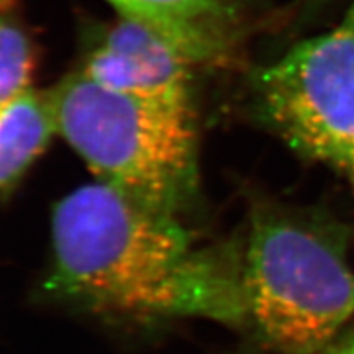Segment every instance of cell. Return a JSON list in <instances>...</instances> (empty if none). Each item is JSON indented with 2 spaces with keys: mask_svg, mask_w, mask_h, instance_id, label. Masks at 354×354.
Wrapping results in <instances>:
<instances>
[{
  "mask_svg": "<svg viewBox=\"0 0 354 354\" xmlns=\"http://www.w3.org/2000/svg\"><path fill=\"white\" fill-rule=\"evenodd\" d=\"M51 287L95 313L133 322H246L241 266L198 246L174 215L97 180L53 212Z\"/></svg>",
  "mask_w": 354,
  "mask_h": 354,
  "instance_id": "6da1fadb",
  "label": "cell"
},
{
  "mask_svg": "<svg viewBox=\"0 0 354 354\" xmlns=\"http://www.w3.org/2000/svg\"><path fill=\"white\" fill-rule=\"evenodd\" d=\"M241 286L246 320L279 354H320L354 317L344 236L302 216L254 218Z\"/></svg>",
  "mask_w": 354,
  "mask_h": 354,
  "instance_id": "7a4b0ae2",
  "label": "cell"
},
{
  "mask_svg": "<svg viewBox=\"0 0 354 354\" xmlns=\"http://www.w3.org/2000/svg\"><path fill=\"white\" fill-rule=\"evenodd\" d=\"M57 133L97 180L176 215L197 187L194 117L145 104L74 73L51 88Z\"/></svg>",
  "mask_w": 354,
  "mask_h": 354,
  "instance_id": "3957f363",
  "label": "cell"
},
{
  "mask_svg": "<svg viewBox=\"0 0 354 354\" xmlns=\"http://www.w3.org/2000/svg\"><path fill=\"white\" fill-rule=\"evenodd\" d=\"M264 122L304 156L354 176V3L320 37L259 71Z\"/></svg>",
  "mask_w": 354,
  "mask_h": 354,
  "instance_id": "277c9868",
  "label": "cell"
},
{
  "mask_svg": "<svg viewBox=\"0 0 354 354\" xmlns=\"http://www.w3.org/2000/svg\"><path fill=\"white\" fill-rule=\"evenodd\" d=\"M190 66L156 32L122 17L97 39L79 73L145 104L194 117Z\"/></svg>",
  "mask_w": 354,
  "mask_h": 354,
  "instance_id": "5b68a950",
  "label": "cell"
},
{
  "mask_svg": "<svg viewBox=\"0 0 354 354\" xmlns=\"http://www.w3.org/2000/svg\"><path fill=\"white\" fill-rule=\"evenodd\" d=\"M122 17L148 26L190 64L227 66L253 25V0H109Z\"/></svg>",
  "mask_w": 354,
  "mask_h": 354,
  "instance_id": "8992f818",
  "label": "cell"
},
{
  "mask_svg": "<svg viewBox=\"0 0 354 354\" xmlns=\"http://www.w3.org/2000/svg\"><path fill=\"white\" fill-rule=\"evenodd\" d=\"M57 133L51 91L28 88L0 115V192L15 183Z\"/></svg>",
  "mask_w": 354,
  "mask_h": 354,
  "instance_id": "52a82bcc",
  "label": "cell"
},
{
  "mask_svg": "<svg viewBox=\"0 0 354 354\" xmlns=\"http://www.w3.org/2000/svg\"><path fill=\"white\" fill-rule=\"evenodd\" d=\"M33 51L13 13L12 0H0V115L32 88Z\"/></svg>",
  "mask_w": 354,
  "mask_h": 354,
  "instance_id": "ba28073f",
  "label": "cell"
},
{
  "mask_svg": "<svg viewBox=\"0 0 354 354\" xmlns=\"http://www.w3.org/2000/svg\"><path fill=\"white\" fill-rule=\"evenodd\" d=\"M320 354H354V328L344 331L336 342Z\"/></svg>",
  "mask_w": 354,
  "mask_h": 354,
  "instance_id": "9c48e42d",
  "label": "cell"
},
{
  "mask_svg": "<svg viewBox=\"0 0 354 354\" xmlns=\"http://www.w3.org/2000/svg\"><path fill=\"white\" fill-rule=\"evenodd\" d=\"M351 179H353V183H354V176H353V177H351Z\"/></svg>",
  "mask_w": 354,
  "mask_h": 354,
  "instance_id": "30bf717a",
  "label": "cell"
}]
</instances>
